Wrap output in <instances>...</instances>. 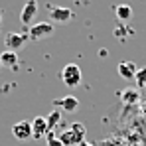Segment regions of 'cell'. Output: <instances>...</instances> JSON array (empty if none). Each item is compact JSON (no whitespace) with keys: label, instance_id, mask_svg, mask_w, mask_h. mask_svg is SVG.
I'll list each match as a JSON object with an SVG mask.
<instances>
[{"label":"cell","instance_id":"1","mask_svg":"<svg viewBox=\"0 0 146 146\" xmlns=\"http://www.w3.org/2000/svg\"><path fill=\"white\" fill-rule=\"evenodd\" d=\"M85 132H87L85 124H81V122H71L67 128H63V130L57 134V138L61 140L63 146H79L81 142H85Z\"/></svg>","mask_w":146,"mask_h":146},{"label":"cell","instance_id":"2","mask_svg":"<svg viewBox=\"0 0 146 146\" xmlns=\"http://www.w3.org/2000/svg\"><path fill=\"white\" fill-rule=\"evenodd\" d=\"M81 79H83V73H81V67L77 63H67L61 69V81L67 87H77L81 83Z\"/></svg>","mask_w":146,"mask_h":146},{"label":"cell","instance_id":"3","mask_svg":"<svg viewBox=\"0 0 146 146\" xmlns=\"http://www.w3.org/2000/svg\"><path fill=\"white\" fill-rule=\"evenodd\" d=\"M53 24L49 22H38V24H32L28 30V38L34 40V42H40V40H48L53 36Z\"/></svg>","mask_w":146,"mask_h":146},{"label":"cell","instance_id":"4","mask_svg":"<svg viewBox=\"0 0 146 146\" xmlns=\"http://www.w3.org/2000/svg\"><path fill=\"white\" fill-rule=\"evenodd\" d=\"M49 22H57V24H69L73 20V10L67 6H49L48 10Z\"/></svg>","mask_w":146,"mask_h":146},{"label":"cell","instance_id":"5","mask_svg":"<svg viewBox=\"0 0 146 146\" xmlns=\"http://www.w3.org/2000/svg\"><path fill=\"white\" fill-rule=\"evenodd\" d=\"M28 34H16V32H8L6 38H4V44H6V49L8 51H16V49L24 48L26 42H28Z\"/></svg>","mask_w":146,"mask_h":146},{"label":"cell","instance_id":"6","mask_svg":"<svg viewBox=\"0 0 146 146\" xmlns=\"http://www.w3.org/2000/svg\"><path fill=\"white\" fill-rule=\"evenodd\" d=\"M38 10H40L38 0H28L24 6H22V12H20V22H22V24H32V22H34V18L38 16Z\"/></svg>","mask_w":146,"mask_h":146},{"label":"cell","instance_id":"7","mask_svg":"<svg viewBox=\"0 0 146 146\" xmlns=\"http://www.w3.org/2000/svg\"><path fill=\"white\" fill-rule=\"evenodd\" d=\"M12 134H14V138H18V140H28V138H32V122L30 121L16 122V124L12 126Z\"/></svg>","mask_w":146,"mask_h":146},{"label":"cell","instance_id":"8","mask_svg":"<svg viewBox=\"0 0 146 146\" xmlns=\"http://www.w3.org/2000/svg\"><path fill=\"white\" fill-rule=\"evenodd\" d=\"M117 69H119V75H121L122 79H126V81H132L136 71H138V67H136L134 61H121Z\"/></svg>","mask_w":146,"mask_h":146},{"label":"cell","instance_id":"9","mask_svg":"<svg viewBox=\"0 0 146 146\" xmlns=\"http://www.w3.org/2000/svg\"><path fill=\"white\" fill-rule=\"evenodd\" d=\"M48 134V122L46 117H36L32 121V138H42Z\"/></svg>","mask_w":146,"mask_h":146},{"label":"cell","instance_id":"10","mask_svg":"<svg viewBox=\"0 0 146 146\" xmlns=\"http://www.w3.org/2000/svg\"><path fill=\"white\" fill-rule=\"evenodd\" d=\"M0 61H2V67L6 65V67L16 69V67H18V53H16V51H8V49H4V51L0 53Z\"/></svg>","mask_w":146,"mask_h":146},{"label":"cell","instance_id":"11","mask_svg":"<svg viewBox=\"0 0 146 146\" xmlns=\"http://www.w3.org/2000/svg\"><path fill=\"white\" fill-rule=\"evenodd\" d=\"M63 111H67V113H75L77 109H79V99L73 97V95H69V97H63L59 99V101H55Z\"/></svg>","mask_w":146,"mask_h":146},{"label":"cell","instance_id":"12","mask_svg":"<svg viewBox=\"0 0 146 146\" xmlns=\"http://www.w3.org/2000/svg\"><path fill=\"white\" fill-rule=\"evenodd\" d=\"M115 14H117V18H119L121 24H126V22L132 18V8H130L128 4H119V6L115 8Z\"/></svg>","mask_w":146,"mask_h":146},{"label":"cell","instance_id":"13","mask_svg":"<svg viewBox=\"0 0 146 146\" xmlns=\"http://www.w3.org/2000/svg\"><path fill=\"white\" fill-rule=\"evenodd\" d=\"M46 122H48V132H55L53 128H55V126L61 122V113H59L57 109H53L48 117H46Z\"/></svg>","mask_w":146,"mask_h":146},{"label":"cell","instance_id":"14","mask_svg":"<svg viewBox=\"0 0 146 146\" xmlns=\"http://www.w3.org/2000/svg\"><path fill=\"white\" fill-rule=\"evenodd\" d=\"M122 101H124V103H128V105H130V103H136V101H138V93H136V91H132V89H126V91H122Z\"/></svg>","mask_w":146,"mask_h":146},{"label":"cell","instance_id":"15","mask_svg":"<svg viewBox=\"0 0 146 146\" xmlns=\"http://www.w3.org/2000/svg\"><path fill=\"white\" fill-rule=\"evenodd\" d=\"M134 81H136V85H138V87H146V67H140V69L136 71Z\"/></svg>","mask_w":146,"mask_h":146},{"label":"cell","instance_id":"16","mask_svg":"<svg viewBox=\"0 0 146 146\" xmlns=\"http://www.w3.org/2000/svg\"><path fill=\"white\" fill-rule=\"evenodd\" d=\"M126 34H132V30H130V28H126L124 24H119L117 28H115V36H117V38H124Z\"/></svg>","mask_w":146,"mask_h":146},{"label":"cell","instance_id":"17","mask_svg":"<svg viewBox=\"0 0 146 146\" xmlns=\"http://www.w3.org/2000/svg\"><path fill=\"white\" fill-rule=\"evenodd\" d=\"M46 138H48V146H63V144H61V140H59L53 132H48Z\"/></svg>","mask_w":146,"mask_h":146},{"label":"cell","instance_id":"18","mask_svg":"<svg viewBox=\"0 0 146 146\" xmlns=\"http://www.w3.org/2000/svg\"><path fill=\"white\" fill-rule=\"evenodd\" d=\"M79 146H95V144H91V142H87V140H85V142H81Z\"/></svg>","mask_w":146,"mask_h":146},{"label":"cell","instance_id":"19","mask_svg":"<svg viewBox=\"0 0 146 146\" xmlns=\"http://www.w3.org/2000/svg\"><path fill=\"white\" fill-rule=\"evenodd\" d=\"M0 22H2V10H0Z\"/></svg>","mask_w":146,"mask_h":146},{"label":"cell","instance_id":"20","mask_svg":"<svg viewBox=\"0 0 146 146\" xmlns=\"http://www.w3.org/2000/svg\"><path fill=\"white\" fill-rule=\"evenodd\" d=\"M0 69H2V61H0Z\"/></svg>","mask_w":146,"mask_h":146}]
</instances>
